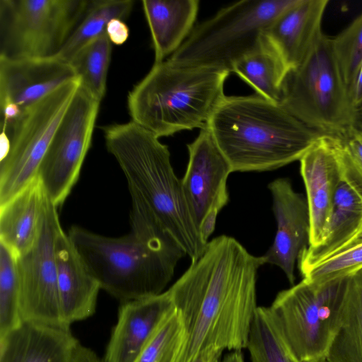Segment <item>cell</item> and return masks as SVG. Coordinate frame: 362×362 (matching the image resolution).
Masks as SVG:
<instances>
[{
    "label": "cell",
    "instance_id": "obj_1",
    "mask_svg": "<svg viewBox=\"0 0 362 362\" xmlns=\"http://www.w3.org/2000/svg\"><path fill=\"white\" fill-rule=\"evenodd\" d=\"M263 256L221 235L168 289L181 315L185 342L177 362H197L223 351L247 348L257 306L256 284Z\"/></svg>",
    "mask_w": 362,
    "mask_h": 362
},
{
    "label": "cell",
    "instance_id": "obj_2",
    "mask_svg": "<svg viewBox=\"0 0 362 362\" xmlns=\"http://www.w3.org/2000/svg\"><path fill=\"white\" fill-rule=\"evenodd\" d=\"M207 128L233 172L272 170L300 160L322 135L258 94L225 96Z\"/></svg>",
    "mask_w": 362,
    "mask_h": 362
},
{
    "label": "cell",
    "instance_id": "obj_3",
    "mask_svg": "<svg viewBox=\"0 0 362 362\" xmlns=\"http://www.w3.org/2000/svg\"><path fill=\"white\" fill-rule=\"evenodd\" d=\"M103 131L107 149L122 168L130 194L146 204L195 262L207 244L191 215L168 146L133 121L105 126Z\"/></svg>",
    "mask_w": 362,
    "mask_h": 362
},
{
    "label": "cell",
    "instance_id": "obj_4",
    "mask_svg": "<svg viewBox=\"0 0 362 362\" xmlns=\"http://www.w3.org/2000/svg\"><path fill=\"white\" fill-rule=\"evenodd\" d=\"M68 235L100 288L122 303L162 293L186 255L161 228L111 238L73 226Z\"/></svg>",
    "mask_w": 362,
    "mask_h": 362
},
{
    "label": "cell",
    "instance_id": "obj_5",
    "mask_svg": "<svg viewBox=\"0 0 362 362\" xmlns=\"http://www.w3.org/2000/svg\"><path fill=\"white\" fill-rule=\"evenodd\" d=\"M230 72L180 66L168 60L154 64L127 96L132 121L158 138L207 127L224 95Z\"/></svg>",
    "mask_w": 362,
    "mask_h": 362
},
{
    "label": "cell",
    "instance_id": "obj_6",
    "mask_svg": "<svg viewBox=\"0 0 362 362\" xmlns=\"http://www.w3.org/2000/svg\"><path fill=\"white\" fill-rule=\"evenodd\" d=\"M297 0H243L195 26L167 59L180 66L233 72L242 58L259 49L265 30Z\"/></svg>",
    "mask_w": 362,
    "mask_h": 362
},
{
    "label": "cell",
    "instance_id": "obj_7",
    "mask_svg": "<svg viewBox=\"0 0 362 362\" xmlns=\"http://www.w3.org/2000/svg\"><path fill=\"white\" fill-rule=\"evenodd\" d=\"M279 103L309 128L341 136L352 126L355 108L332 45L323 33L310 54L283 83Z\"/></svg>",
    "mask_w": 362,
    "mask_h": 362
},
{
    "label": "cell",
    "instance_id": "obj_8",
    "mask_svg": "<svg viewBox=\"0 0 362 362\" xmlns=\"http://www.w3.org/2000/svg\"><path fill=\"white\" fill-rule=\"evenodd\" d=\"M344 286V278L323 285L303 279L280 291L269 307L299 361L326 359L341 319Z\"/></svg>",
    "mask_w": 362,
    "mask_h": 362
},
{
    "label": "cell",
    "instance_id": "obj_9",
    "mask_svg": "<svg viewBox=\"0 0 362 362\" xmlns=\"http://www.w3.org/2000/svg\"><path fill=\"white\" fill-rule=\"evenodd\" d=\"M81 85L70 81L25 109L1 132L8 139L0 160V206L37 178L53 136Z\"/></svg>",
    "mask_w": 362,
    "mask_h": 362
},
{
    "label": "cell",
    "instance_id": "obj_10",
    "mask_svg": "<svg viewBox=\"0 0 362 362\" xmlns=\"http://www.w3.org/2000/svg\"><path fill=\"white\" fill-rule=\"evenodd\" d=\"M88 4V0H0V57H55Z\"/></svg>",
    "mask_w": 362,
    "mask_h": 362
},
{
    "label": "cell",
    "instance_id": "obj_11",
    "mask_svg": "<svg viewBox=\"0 0 362 362\" xmlns=\"http://www.w3.org/2000/svg\"><path fill=\"white\" fill-rule=\"evenodd\" d=\"M100 104L80 85L40 163L37 178L57 208L78 179L90 146Z\"/></svg>",
    "mask_w": 362,
    "mask_h": 362
},
{
    "label": "cell",
    "instance_id": "obj_12",
    "mask_svg": "<svg viewBox=\"0 0 362 362\" xmlns=\"http://www.w3.org/2000/svg\"><path fill=\"white\" fill-rule=\"evenodd\" d=\"M61 227L57 207L47 199L36 242L18 257L19 310L22 321L69 329L58 293L55 240Z\"/></svg>",
    "mask_w": 362,
    "mask_h": 362
},
{
    "label": "cell",
    "instance_id": "obj_13",
    "mask_svg": "<svg viewBox=\"0 0 362 362\" xmlns=\"http://www.w3.org/2000/svg\"><path fill=\"white\" fill-rule=\"evenodd\" d=\"M78 78L70 63L57 57H0L1 127L62 85Z\"/></svg>",
    "mask_w": 362,
    "mask_h": 362
},
{
    "label": "cell",
    "instance_id": "obj_14",
    "mask_svg": "<svg viewBox=\"0 0 362 362\" xmlns=\"http://www.w3.org/2000/svg\"><path fill=\"white\" fill-rule=\"evenodd\" d=\"M187 148L189 160L181 182L191 215L199 229L211 210L220 211L228 202L227 180L233 170L207 127L201 129Z\"/></svg>",
    "mask_w": 362,
    "mask_h": 362
},
{
    "label": "cell",
    "instance_id": "obj_15",
    "mask_svg": "<svg viewBox=\"0 0 362 362\" xmlns=\"http://www.w3.org/2000/svg\"><path fill=\"white\" fill-rule=\"evenodd\" d=\"M337 136L322 134L300 159L310 214L308 247L326 240L334 198L341 178Z\"/></svg>",
    "mask_w": 362,
    "mask_h": 362
},
{
    "label": "cell",
    "instance_id": "obj_16",
    "mask_svg": "<svg viewBox=\"0 0 362 362\" xmlns=\"http://www.w3.org/2000/svg\"><path fill=\"white\" fill-rule=\"evenodd\" d=\"M268 188L277 230L272 245L262 256L265 264L279 267L293 286L298 257L309 245L310 222L307 199L293 189L288 178H278L270 182Z\"/></svg>",
    "mask_w": 362,
    "mask_h": 362
},
{
    "label": "cell",
    "instance_id": "obj_17",
    "mask_svg": "<svg viewBox=\"0 0 362 362\" xmlns=\"http://www.w3.org/2000/svg\"><path fill=\"white\" fill-rule=\"evenodd\" d=\"M174 308L168 290L156 296L122 303L104 362H136Z\"/></svg>",
    "mask_w": 362,
    "mask_h": 362
},
{
    "label": "cell",
    "instance_id": "obj_18",
    "mask_svg": "<svg viewBox=\"0 0 362 362\" xmlns=\"http://www.w3.org/2000/svg\"><path fill=\"white\" fill-rule=\"evenodd\" d=\"M328 0H297L265 30V40L290 70L298 67L323 35L322 21Z\"/></svg>",
    "mask_w": 362,
    "mask_h": 362
},
{
    "label": "cell",
    "instance_id": "obj_19",
    "mask_svg": "<svg viewBox=\"0 0 362 362\" xmlns=\"http://www.w3.org/2000/svg\"><path fill=\"white\" fill-rule=\"evenodd\" d=\"M55 255L60 307L70 327L95 313L100 286L62 227L56 237Z\"/></svg>",
    "mask_w": 362,
    "mask_h": 362
},
{
    "label": "cell",
    "instance_id": "obj_20",
    "mask_svg": "<svg viewBox=\"0 0 362 362\" xmlns=\"http://www.w3.org/2000/svg\"><path fill=\"white\" fill-rule=\"evenodd\" d=\"M78 344L69 329L23 321L0 337V362H71Z\"/></svg>",
    "mask_w": 362,
    "mask_h": 362
},
{
    "label": "cell",
    "instance_id": "obj_21",
    "mask_svg": "<svg viewBox=\"0 0 362 362\" xmlns=\"http://www.w3.org/2000/svg\"><path fill=\"white\" fill-rule=\"evenodd\" d=\"M47 199L41 182L36 178L0 206V243L18 257L36 242Z\"/></svg>",
    "mask_w": 362,
    "mask_h": 362
},
{
    "label": "cell",
    "instance_id": "obj_22",
    "mask_svg": "<svg viewBox=\"0 0 362 362\" xmlns=\"http://www.w3.org/2000/svg\"><path fill=\"white\" fill-rule=\"evenodd\" d=\"M362 223V194L341 175L335 193L332 213L325 243L307 247L298 259L303 272L338 253L356 234Z\"/></svg>",
    "mask_w": 362,
    "mask_h": 362
},
{
    "label": "cell",
    "instance_id": "obj_23",
    "mask_svg": "<svg viewBox=\"0 0 362 362\" xmlns=\"http://www.w3.org/2000/svg\"><path fill=\"white\" fill-rule=\"evenodd\" d=\"M142 6L152 37L155 62H163L182 45L193 30L198 0H143Z\"/></svg>",
    "mask_w": 362,
    "mask_h": 362
},
{
    "label": "cell",
    "instance_id": "obj_24",
    "mask_svg": "<svg viewBox=\"0 0 362 362\" xmlns=\"http://www.w3.org/2000/svg\"><path fill=\"white\" fill-rule=\"evenodd\" d=\"M327 362H362V267L344 278L339 325Z\"/></svg>",
    "mask_w": 362,
    "mask_h": 362
},
{
    "label": "cell",
    "instance_id": "obj_25",
    "mask_svg": "<svg viewBox=\"0 0 362 362\" xmlns=\"http://www.w3.org/2000/svg\"><path fill=\"white\" fill-rule=\"evenodd\" d=\"M288 71L281 57L264 37L259 49L240 59L233 69V72L250 85L257 94L279 103Z\"/></svg>",
    "mask_w": 362,
    "mask_h": 362
},
{
    "label": "cell",
    "instance_id": "obj_26",
    "mask_svg": "<svg viewBox=\"0 0 362 362\" xmlns=\"http://www.w3.org/2000/svg\"><path fill=\"white\" fill-rule=\"evenodd\" d=\"M134 3L133 0L89 1L81 21L55 57L69 62L80 49L106 31L110 20L127 18Z\"/></svg>",
    "mask_w": 362,
    "mask_h": 362
},
{
    "label": "cell",
    "instance_id": "obj_27",
    "mask_svg": "<svg viewBox=\"0 0 362 362\" xmlns=\"http://www.w3.org/2000/svg\"><path fill=\"white\" fill-rule=\"evenodd\" d=\"M112 42L106 31L80 49L69 62L81 87L101 102L105 96Z\"/></svg>",
    "mask_w": 362,
    "mask_h": 362
},
{
    "label": "cell",
    "instance_id": "obj_28",
    "mask_svg": "<svg viewBox=\"0 0 362 362\" xmlns=\"http://www.w3.org/2000/svg\"><path fill=\"white\" fill-rule=\"evenodd\" d=\"M251 362H300L293 355L269 310L257 307L247 346Z\"/></svg>",
    "mask_w": 362,
    "mask_h": 362
},
{
    "label": "cell",
    "instance_id": "obj_29",
    "mask_svg": "<svg viewBox=\"0 0 362 362\" xmlns=\"http://www.w3.org/2000/svg\"><path fill=\"white\" fill-rule=\"evenodd\" d=\"M18 256L0 243V337L23 322L19 310Z\"/></svg>",
    "mask_w": 362,
    "mask_h": 362
},
{
    "label": "cell",
    "instance_id": "obj_30",
    "mask_svg": "<svg viewBox=\"0 0 362 362\" xmlns=\"http://www.w3.org/2000/svg\"><path fill=\"white\" fill-rule=\"evenodd\" d=\"M185 342L181 315L175 308L165 317L136 362H177Z\"/></svg>",
    "mask_w": 362,
    "mask_h": 362
},
{
    "label": "cell",
    "instance_id": "obj_31",
    "mask_svg": "<svg viewBox=\"0 0 362 362\" xmlns=\"http://www.w3.org/2000/svg\"><path fill=\"white\" fill-rule=\"evenodd\" d=\"M332 45L350 93L362 62V13L337 35L332 37Z\"/></svg>",
    "mask_w": 362,
    "mask_h": 362
},
{
    "label": "cell",
    "instance_id": "obj_32",
    "mask_svg": "<svg viewBox=\"0 0 362 362\" xmlns=\"http://www.w3.org/2000/svg\"><path fill=\"white\" fill-rule=\"evenodd\" d=\"M362 267V243L348 247L300 272L303 279L315 285L341 280Z\"/></svg>",
    "mask_w": 362,
    "mask_h": 362
},
{
    "label": "cell",
    "instance_id": "obj_33",
    "mask_svg": "<svg viewBox=\"0 0 362 362\" xmlns=\"http://www.w3.org/2000/svg\"><path fill=\"white\" fill-rule=\"evenodd\" d=\"M339 137L341 175L362 194V133L351 127Z\"/></svg>",
    "mask_w": 362,
    "mask_h": 362
},
{
    "label": "cell",
    "instance_id": "obj_34",
    "mask_svg": "<svg viewBox=\"0 0 362 362\" xmlns=\"http://www.w3.org/2000/svg\"><path fill=\"white\" fill-rule=\"evenodd\" d=\"M106 33L112 44L121 45L127 41L129 35V29L124 21L113 18L107 23Z\"/></svg>",
    "mask_w": 362,
    "mask_h": 362
},
{
    "label": "cell",
    "instance_id": "obj_35",
    "mask_svg": "<svg viewBox=\"0 0 362 362\" xmlns=\"http://www.w3.org/2000/svg\"><path fill=\"white\" fill-rule=\"evenodd\" d=\"M219 210L214 209L211 210L201 223L199 230L202 240L207 244L209 238L213 233L215 229L217 216Z\"/></svg>",
    "mask_w": 362,
    "mask_h": 362
},
{
    "label": "cell",
    "instance_id": "obj_36",
    "mask_svg": "<svg viewBox=\"0 0 362 362\" xmlns=\"http://www.w3.org/2000/svg\"><path fill=\"white\" fill-rule=\"evenodd\" d=\"M71 362H103L96 354L79 343L75 349ZM104 362V361H103Z\"/></svg>",
    "mask_w": 362,
    "mask_h": 362
},
{
    "label": "cell",
    "instance_id": "obj_37",
    "mask_svg": "<svg viewBox=\"0 0 362 362\" xmlns=\"http://www.w3.org/2000/svg\"><path fill=\"white\" fill-rule=\"evenodd\" d=\"M351 99L355 109L362 105V62L354 84L350 92Z\"/></svg>",
    "mask_w": 362,
    "mask_h": 362
},
{
    "label": "cell",
    "instance_id": "obj_38",
    "mask_svg": "<svg viewBox=\"0 0 362 362\" xmlns=\"http://www.w3.org/2000/svg\"><path fill=\"white\" fill-rule=\"evenodd\" d=\"M352 127L362 133V105L355 109Z\"/></svg>",
    "mask_w": 362,
    "mask_h": 362
},
{
    "label": "cell",
    "instance_id": "obj_39",
    "mask_svg": "<svg viewBox=\"0 0 362 362\" xmlns=\"http://www.w3.org/2000/svg\"><path fill=\"white\" fill-rule=\"evenodd\" d=\"M221 362H245L241 351H231L227 354Z\"/></svg>",
    "mask_w": 362,
    "mask_h": 362
},
{
    "label": "cell",
    "instance_id": "obj_40",
    "mask_svg": "<svg viewBox=\"0 0 362 362\" xmlns=\"http://www.w3.org/2000/svg\"><path fill=\"white\" fill-rule=\"evenodd\" d=\"M361 243H362V223H361L358 232L354 235V237L339 252H341L342 250H344L348 247H352V246H354L356 244Z\"/></svg>",
    "mask_w": 362,
    "mask_h": 362
},
{
    "label": "cell",
    "instance_id": "obj_41",
    "mask_svg": "<svg viewBox=\"0 0 362 362\" xmlns=\"http://www.w3.org/2000/svg\"><path fill=\"white\" fill-rule=\"evenodd\" d=\"M222 354H214L206 355L199 359L197 362H214V361L219 359Z\"/></svg>",
    "mask_w": 362,
    "mask_h": 362
},
{
    "label": "cell",
    "instance_id": "obj_42",
    "mask_svg": "<svg viewBox=\"0 0 362 362\" xmlns=\"http://www.w3.org/2000/svg\"><path fill=\"white\" fill-rule=\"evenodd\" d=\"M319 362H327V361H326V359H325V360H322V361H319Z\"/></svg>",
    "mask_w": 362,
    "mask_h": 362
},
{
    "label": "cell",
    "instance_id": "obj_43",
    "mask_svg": "<svg viewBox=\"0 0 362 362\" xmlns=\"http://www.w3.org/2000/svg\"><path fill=\"white\" fill-rule=\"evenodd\" d=\"M219 359H220V358H219ZM219 359H217V360L214 361V362H220V361H219Z\"/></svg>",
    "mask_w": 362,
    "mask_h": 362
}]
</instances>
